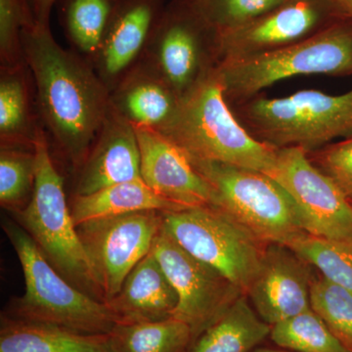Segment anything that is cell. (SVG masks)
<instances>
[{
    "instance_id": "obj_1",
    "label": "cell",
    "mask_w": 352,
    "mask_h": 352,
    "mask_svg": "<svg viewBox=\"0 0 352 352\" xmlns=\"http://www.w3.org/2000/svg\"><path fill=\"white\" fill-rule=\"evenodd\" d=\"M23 47L39 122L76 175L110 109V91L91 65L57 43L50 27L27 25Z\"/></svg>"
},
{
    "instance_id": "obj_2",
    "label": "cell",
    "mask_w": 352,
    "mask_h": 352,
    "mask_svg": "<svg viewBox=\"0 0 352 352\" xmlns=\"http://www.w3.org/2000/svg\"><path fill=\"white\" fill-rule=\"evenodd\" d=\"M160 133L182 148L190 159L265 175L276 163L277 149L252 138L234 115L217 68L182 98L175 120Z\"/></svg>"
},
{
    "instance_id": "obj_3",
    "label": "cell",
    "mask_w": 352,
    "mask_h": 352,
    "mask_svg": "<svg viewBox=\"0 0 352 352\" xmlns=\"http://www.w3.org/2000/svg\"><path fill=\"white\" fill-rule=\"evenodd\" d=\"M230 107L252 138L277 150L309 154L352 136V89L342 95L300 90L278 98L261 94Z\"/></svg>"
},
{
    "instance_id": "obj_4",
    "label": "cell",
    "mask_w": 352,
    "mask_h": 352,
    "mask_svg": "<svg viewBox=\"0 0 352 352\" xmlns=\"http://www.w3.org/2000/svg\"><path fill=\"white\" fill-rule=\"evenodd\" d=\"M2 228L17 254L25 278L24 295L11 300L12 318L89 335L113 332L119 319L105 302L69 282L18 222L4 219Z\"/></svg>"
},
{
    "instance_id": "obj_5",
    "label": "cell",
    "mask_w": 352,
    "mask_h": 352,
    "mask_svg": "<svg viewBox=\"0 0 352 352\" xmlns=\"http://www.w3.org/2000/svg\"><path fill=\"white\" fill-rule=\"evenodd\" d=\"M217 69L229 105L295 76H351L352 19L344 16L298 43L256 56L220 62Z\"/></svg>"
},
{
    "instance_id": "obj_6",
    "label": "cell",
    "mask_w": 352,
    "mask_h": 352,
    "mask_svg": "<svg viewBox=\"0 0 352 352\" xmlns=\"http://www.w3.org/2000/svg\"><path fill=\"white\" fill-rule=\"evenodd\" d=\"M34 153L36 170L34 193L29 205L14 215L45 258L69 282L105 302L76 232L65 194L64 178L53 162L50 139L43 127L38 131Z\"/></svg>"
},
{
    "instance_id": "obj_7",
    "label": "cell",
    "mask_w": 352,
    "mask_h": 352,
    "mask_svg": "<svg viewBox=\"0 0 352 352\" xmlns=\"http://www.w3.org/2000/svg\"><path fill=\"white\" fill-rule=\"evenodd\" d=\"M190 160L214 190V207L264 244L288 247L307 233L291 198L270 175L229 164Z\"/></svg>"
},
{
    "instance_id": "obj_8",
    "label": "cell",
    "mask_w": 352,
    "mask_h": 352,
    "mask_svg": "<svg viewBox=\"0 0 352 352\" xmlns=\"http://www.w3.org/2000/svg\"><path fill=\"white\" fill-rule=\"evenodd\" d=\"M163 229L182 249L247 294L267 245L212 206L163 212Z\"/></svg>"
},
{
    "instance_id": "obj_9",
    "label": "cell",
    "mask_w": 352,
    "mask_h": 352,
    "mask_svg": "<svg viewBox=\"0 0 352 352\" xmlns=\"http://www.w3.org/2000/svg\"><path fill=\"white\" fill-rule=\"evenodd\" d=\"M142 60L183 98L219 66L217 30L199 7L170 0Z\"/></svg>"
},
{
    "instance_id": "obj_10",
    "label": "cell",
    "mask_w": 352,
    "mask_h": 352,
    "mask_svg": "<svg viewBox=\"0 0 352 352\" xmlns=\"http://www.w3.org/2000/svg\"><path fill=\"white\" fill-rule=\"evenodd\" d=\"M162 227L160 212L104 217L76 226L104 302L119 293L134 266L151 252Z\"/></svg>"
},
{
    "instance_id": "obj_11",
    "label": "cell",
    "mask_w": 352,
    "mask_h": 352,
    "mask_svg": "<svg viewBox=\"0 0 352 352\" xmlns=\"http://www.w3.org/2000/svg\"><path fill=\"white\" fill-rule=\"evenodd\" d=\"M271 178L295 205L305 232L352 241V203L332 178L319 170L300 148L277 150Z\"/></svg>"
},
{
    "instance_id": "obj_12",
    "label": "cell",
    "mask_w": 352,
    "mask_h": 352,
    "mask_svg": "<svg viewBox=\"0 0 352 352\" xmlns=\"http://www.w3.org/2000/svg\"><path fill=\"white\" fill-rule=\"evenodd\" d=\"M151 252L177 295L173 317L188 324L193 340L243 294L219 271L182 249L163 227Z\"/></svg>"
},
{
    "instance_id": "obj_13",
    "label": "cell",
    "mask_w": 352,
    "mask_h": 352,
    "mask_svg": "<svg viewBox=\"0 0 352 352\" xmlns=\"http://www.w3.org/2000/svg\"><path fill=\"white\" fill-rule=\"evenodd\" d=\"M340 17L333 0H289L247 24L217 32L219 63L280 50Z\"/></svg>"
},
{
    "instance_id": "obj_14",
    "label": "cell",
    "mask_w": 352,
    "mask_h": 352,
    "mask_svg": "<svg viewBox=\"0 0 352 352\" xmlns=\"http://www.w3.org/2000/svg\"><path fill=\"white\" fill-rule=\"evenodd\" d=\"M309 266L287 245H266L261 267L245 296L271 327L310 308Z\"/></svg>"
},
{
    "instance_id": "obj_15",
    "label": "cell",
    "mask_w": 352,
    "mask_h": 352,
    "mask_svg": "<svg viewBox=\"0 0 352 352\" xmlns=\"http://www.w3.org/2000/svg\"><path fill=\"white\" fill-rule=\"evenodd\" d=\"M141 156V177L166 200L183 208L214 207V190L182 148L164 134L134 127Z\"/></svg>"
},
{
    "instance_id": "obj_16",
    "label": "cell",
    "mask_w": 352,
    "mask_h": 352,
    "mask_svg": "<svg viewBox=\"0 0 352 352\" xmlns=\"http://www.w3.org/2000/svg\"><path fill=\"white\" fill-rule=\"evenodd\" d=\"M166 0H119L112 16L94 69L112 91L144 57Z\"/></svg>"
},
{
    "instance_id": "obj_17",
    "label": "cell",
    "mask_w": 352,
    "mask_h": 352,
    "mask_svg": "<svg viewBox=\"0 0 352 352\" xmlns=\"http://www.w3.org/2000/svg\"><path fill=\"white\" fill-rule=\"evenodd\" d=\"M76 179V196L89 195L118 183L142 179L135 129L112 104Z\"/></svg>"
},
{
    "instance_id": "obj_18",
    "label": "cell",
    "mask_w": 352,
    "mask_h": 352,
    "mask_svg": "<svg viewBox=\"0 0 352 352\" xmlns=\"http://www.w3.org/2000/svg\"><path fill=\"white\" fill-rule=\"evenodd\" d=\"M110 100L134 127L163 132L175 120L182 98L141 60L111 91Z\"/></svg>"
},
{
    "instance_id": "obj_19",
    "label": "cell",
    "mask_w": 352,
    "mask_h": 352,
    "mask_svg": "<svg viewBox=\"0 0 352 352\" xmlns=\"http://www.w3.org/2000/svg\"><path fill=\"white\" fill-rule=\"evenodd\" d=\"M178 298L173 285L150 252L127 275L119 293L106 302L119 324L171 318Z\"/></svg>"
},
{
    "instance_id": "obj_20",
    "label": "cell",
    "mask_w": 352,
    "mask_h": 352,
    "mask_svg": "<svg viewBox=\"0 0 352 352\" xmlns=\"http://www.w3.org/2000/svg\"><path fill=\"white\" fill-rule=\"evenodd\" d=\"M41 127L29 67H0V147L34 149Z\"/></svg>"
},
{
    "instance_id": "obj_21",
    "label": "cell",
    "mask_w": 352,
    "mask_h": 352,
    "mask_svg": "<svg viewBox=\"0 0 352 352\" xmlns=\"http://www.w3.org/2000/svg\"><path fill=\"white\" fill-rule=\"evenodd\" d=\"M0 352H118L111 335H89L57 326L2 317Z\"/></svg>"
},
{
    "instance_id": "obj_22",
    "label": "cell",
    "mask_w": 352,
    "mask_h": 352,
    "mask_svg": "<svg viewBox=\"0 0 352 352\" xmlns=\"http://www.w3.org/2000/svg\"><path fill=\"white\" fill-rule=\"evenodd\" d=\"M76 226L89 220L141 212H168L182 210L150 188L143 179L118 183L85 196L72 197L69 203Z\"/></svg>"
},
{
    "instance_id": "obj_23",
    "label": "cell",
    "mask_w": 352,
    "mask_h": 352,
    "mask_svg": "<svg viewBox=\"0 0 352 352\" xmlns=\"http://www.w3.org/2000/svg\"><path fill=\"white\" fill-rule=\"evenodd\" d=\"M270 332L271 326L258 316L248 296L242 294L192 342L187 352H252Z\"/></svg>"
},
{
    "instance_id": "obj_24",
    "label": "cell",
    "mask_w": 352,
    "mask_h": 352,
    "mask_svg": "<svg viewBox=\"0 0 352 352\" xmlns=\"http://www.w3.org/2000/svg\"><path fill=\"white\" fill-rule=\"evenodd\" d=\"M119 0H60V20L72 51L94 68Z\"/></svg>"
},
{
    "instance_id": "obj_25",
    "label": "cell",
    "mask_w": 352,
    "mask_h": 352,
    "mask_svg": "<svg viewBox=\"0 0 352 352\" xmlns=\"http://www.w3.org/2000/svg\"><path fill=\"white\" fill-rule=\"evenodd\" d=\"M110 335L118 352H187L193 342L188 324L173 317L118 324Z\"/></svg>"
},
{
    "instance_id": "obj_26",
    "label": "cell",
    "mask_w": 352,
    "mask_h": 352,
    "mask_svg": "<svg viewBox=\"0 0 352 352\" xmlns=\"http://www.w3.org/2000/svg\"><path fill=\"white\" fill-rule=\"evenodd\" d=\"M270 339L295 352H351L311 307L271 327Z\"/></svg>"
},
{
    "instance_id": "obj_27",
    "label": "cell",
    "mask_w": 352,
    "mask_h": 352,
    "mask_svg": "<svg viewBox=\"0 0 352 352\" xmlns=\"http://www.w3.org/2000/svg\"><path fill=\"white\" fill-rule=\"evenodd\" d=\"M288 248L314 266L328 281L352 292V241L305 233Z\"/></svg>"
},
{
    "instance_id": "obj_28",
    "label": "cell",
    "mask_w": 352,
    "mask_h": 352,
    "mask_svg": "<svg viewBox=\"0 0 352 352\" xmlns=\"http://www.w3.org/2000/svg\"><path fill=\"white\" fill-rule=\"evenodd\" d=\"M34 149L0 147V205L13 214L31 201L36 183Z\"/></svg>"
},
{
    "instance_id": "obj_29",
    "label": "cell",
    "mask_w": 352,
    "mask_h": 352,
    "mask_svg": "<svg viewBox=\"0 0 352 352\" xmlns=\"http://www.w3.org/2000/svg\"><path fill=\"white\" fill-rule=\"evenodd\" d=\"M310 307L352 352V292L318 275L310 285Z\"/></svg>"
},
{
    "instance_id": "obj_30",
    "label": "cell",
    "mask_w": 352,
    "mask_h": 352,
    "mask_svg": "<svg viewBox=\"0 0 352 352\" xmlns=\"http://www.w3.org/2000/svg\"><path fill=\"white\" fill-rule=\"evenodd\" d=\"M32 25L22 0H0V67L25 64L23 32Z\"/></svg>"
},
{
    "instance_id": "obj_31",
    "label": "cell",
    "mask_w": 352,
    "mask_h": 352,
    "mask_svg": "<svg viewBox=\"0 0 352 352\" xmlns=\"http://www.w3.org/2000/svg\"><path fill=\"white\" fill-rule=\"evenodd\" d=\"M289 0H208L204 13L217 32L229 31L270 12Z\"/></svg>"
},
{
    "instance_id": "obj_32",
    "label": "cell",
    "mask_w": 352,
    "mask_h": 352,
    "mask_svg": "<svg viewBox=\"0 0 352 352\" xmlns=\"http://www.w3.org/2000/svg\"><path fill=\"white\" fill-rule=\"evenodd\" d=\"M308 156L352 201V136L309 153Z\"/></svg>"
},
{
    "instance_id": "obj_33",
    "label": "cell",
    "mask_w": 352,
    "mask_h": 352,
    "mask_svg": "<svg viewBox=\"0 0 352 352\" xmlns=\"http://www.w3.org/2000/svg\"><path fill=\"white\" fill-rule=\"evenodd\" d=\"M58 0H22L32 25L50 27V15Z\"/></svg>"
},
{
    "instance_id": "obj_34",
    "label": "cell",
    "mask_w": 352,
    "mask_h": 352,
    "mask_svg": "<svg viewBox=\"0 0 352 352\" xmlns=\"http://www.w3.org/2000/svg\"><path fill=\"white\" fill-rule=\"evenodd\" d=\"M333 2L342 16L352 19V0H333Z\"/></svg>"
},
{
    "instance_id": "obj_35",
    "label": "cell",
    "mask_w": 352,
    "mask_h": 352,
    "mask_svg": "<svg viewBox=\"0 0 352 352\" xmlns=\"http://www.w3.org/2000/svg\"><path fill=\"white\" fill-rule=\"evenodd\" d=\"M178 1L186 2V3L192 4V6L199 7V8H200L201 10L204 12L208 0H178Z\"/></svg>"
},
{
    "instance_id": "obj_36",
    "label": "cell",
    "mask_w": 352,
    "mask_h": 352,
    "mask_svg": "<svg viewBox=\"0 0 352 352\" xmlns=\"http://www.w3.org/2000/svg\"><path fill=\"white\" fill-rule=\"evenodd\" d=\"M252 352H295L288 351V349H285V351H277V349H254Z\"/></svg>"
},
{
    "instance_id": "obj_37",
    "label": "cell",
    "mask_w": 352,
    "mask_h": 352,
    "mask_svg": "<svg viewBox=\"0 0 352 352\" xmlns=\"http://www.w3.org/2000/svg\"><path fill=\"white\" fill-rule=\"evenodd\" d=\"M351 203H352V201H351Z\"/></svg>"
}]
</instances>
